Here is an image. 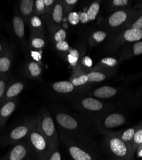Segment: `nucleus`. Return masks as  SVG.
<instances>
[{
    "label": "nucleus",
    "instance_id": "1",
    "mask_svg": "<svg viewBox=\"0 0 142 160\" xmlns=\"http://www.w3.org/2000/svg\"><path fill=\"white\" fill-rule=\"evenodd\" d=\"M53 113L60 132L94 145L92 141L93 128L91 120L61 108H55Z\"/></svg>",
    "mask_w": 142,
    "mask_h": 160
},
{
    "label": "nucleus",
    "instance_id": "2",
    "mask_svg": "<svg viewBox=\"0 0 142 160\" xmlns=\"http://www.w3.org/2000/svg\"><path fill=\"white\" fill-rule=\"evenodd\" d=\"M74 107L92 122L107 113L110 106L97 98L83 95L72 101Z\"/></svg>",
    "mask_w": 142,
    "mask_h": 160
},
{
    "label": "nucleus",
    "instance_id": "3",
    "mask_svg": "<svg viewBox=\"0 0 142 160\" xmlns=\"http://www.w3.org/2000/svg\"><path fill=\"white\" fill-rule=\"evenodd\" d=\"M60 140L72 160H97L94 145L76 140L60 132Z\"/></svg>",
    "mask_w": 142,
    "mask_h": 160
},
{
    "label": "nucleus",
    "instance_id": "4",
    "mask_svg": "<svg viewBox=\"0 0 142 160\" xmlns=\"http://www.w3.org/2000/svg\"><path fill=\"white\" fill-rule=\"evenodd\" d=\"M37 126L35 117L26 118L19 124L0 134V146L11 145L20 140L27 138L32 130Z\"/></svg>",
    "mask_w": 142,
    "mask_h": 160
},
{
    "label": "nucleus",
    "instance_id": "5",
    "mask_svg": "<svg viewBox=\"0 0 142 160\" xmlns=\"http://www.w3.org/2000/svg\"><path fill=\"white\" fill-rule=\"evenodd\" d=\"M37 126L49 142L51 148H58L59 137L54 119L49 111L43 108L35 117Z\"/></svg>",
    "mask_w": 142,
    "mask_h": 160
},
{
    "label": "nucleus",
    "instance_id": "6",
    "mask_svg": "<svg viewBox=\"0 0 142 160\" xmlns=\"http://www.w3.org/2000/svg\"><path fill=\"white\" fill-rule=\"evenodd\" d=\"M105 148L116 160H133L134 151L132 146L123 142L115 132L106 135Z\"/></svg>",
    "mask_w": 142,
    "mask_h": 160
},
{
    "label": "nucleus",
    "instance_id": "7",
    "mask_svg": "<svg viewBox=\"0 0 142 160\" xmlns=\"http://www.w3.org/2000/svg\"><path fill=\"white\" fill-rule=\"evenodd\" d=\"M11 145L1 160H32L36 156L27 138Z\"/></svg>",
    "mask_w": 142,
    "mask_h": 160
},
{
    "label": "nucleus",
    "instance_id": "8",
    "mask_svg": "<svg viewBox=\"0 0 142 160\" xmlns=\"http://www.w3.org/2000/svg\"><path fill=\"white\" fill-rule=\"evenodd\" d=\"M27 138L38 159L42 157L51 148L48 140L37 126L32 130Z\"/></svg>",
    "mask_w": 142,
    "mask_h": 160
},
{
    "label": "nucleus",
    "instance_id": "9",
    "mask_svg": "<svg viewBox=\"0 0 142 160\" xmlns=\"http://www.w3.org/2000/svg\"><path fill=\"white\" fill-rule=\"evenodd\" d=\"M86 88L75 87L69 81L57 82L51 85V90L58 96L71 98V100L85 95Z\"/></svg>",
    "mask_w": 142,
    "mask_h": 160
},
{
    "label": "nucleus",
    "instance_id": "10",
    "mask_svg": "<svg viewBox=\"0 0 142 160\" xmlns=\"http://www.w3.org/2000/svg\"><path fill=\"white\" fill-rule=\"evenodd\" d=\"M126 121L125 116L120 113H107L101 117L97 122L98 129L104 134H107V131L120 126Z\"/></svg>",
    "mask_w": 142,
    "mask_h": 160
},
{
    "label": "nucleus",
    "instance_id": "11",
    "mask_svg": "<svg viewBox=\"0 0 142 160\" xmlns=\"http://www.w3.org/2000/svg\"><path fill=\"white\" fill-rule=\"evenodd\" d=\"M11 30L13 37L21 44L24 50L27 51L29 48L25 38V22L21 18L16 14L12 20Z\"/></svg>",
    "mask_w": 142,
    "mask_h": 160
},
{
    "label": "nucleus",
    "instance_id": "12",
    "mask_svg": "<svg viewBox=\"0 0 142 160\" xmlns=\"http://www.w3.org/2000/svg\"><path fill=\"white\" fill-rule=\"evenodd\" d=\"M18 104V98L0 104V131H2L8 119L15 112Z\"/></svg>",
    "mask_w": 142,
    "mask_h": 160
},
{
    "label": "nucleus",
    "instance_id": "13",
    "mask_svg": "<svg viewBox=\"0 0 142 160\" xmlns=\"http://www.w3.org/2000/svg\"><path fill=\"white\" fill-rule=\"evenodd\" d=\"M33 0H21L16 7V15L21 18L25 23H28L30 19L34 15Z\"/></svg>",
    "mask_w": 142,
    "mask_h": 160
},
{
    "label": "nucleus",
    "instance_id": "14",
    "mask_svg": "<svg viewBox=\"0 0 142 160\" xmlns=\"http://www.w3.org/2000/svg\"><path fill=\"white\" fill-rule=\"evenodd\" d=\"M15 56L14 45L10 46L8 49L0 56V76L10 74V71Z\"/></svg>",
    "mask_w": 142,
    "mask_h": 160
},
{
    "label": "nucleus",
    "instance_id": "15",
    "mask_svg": "<svg viewBox=\"0 0 142 160\" xmlns=\"http://www.w3.org/2000/svg\"><path fill=\"white\" fill-rule=\"evenodd\" d=\"M24 88L25 83L24 82L10 79L2 102L18 98Z\"/></svg>",
    "mask_w": 142,
    "mask_h": 160
},
{
    "label": "nucleus",
    "instance_id": "16",
    "mask_svg": "<svg viewBox=\"0 0 142 160\" xmlns=\"http://www.w3.org/2000/svg\"><path fill=\"white\" fill-rule=\"evenodd\" d=\"M22 71L24 74L30 79H38L42 76V67L33 59H28L24 63Z\"/></svg>",
    "mask_w": 142,
    "mask_h": 160
},
{
    "label": "nucleus",
    "instance_id": "17",
    "mask_svg": "<svg viewBox=\"0 0 142 160\" xmlns=\"http://www.w3.org/2000/svg\"><path fill=\"white\" fill-rule=\"evenodd\" d=\"M117 90L110 86H102L95 88L92 92H85V95L97 99H110L117 94Z\"/></svg>",
    "mask_w": 142,
    "mask_h": 160
},
{
    "label": "nucleus",
    "instance_id": "18",
    "mask_svg": "<svg viewBox=\"0 0 142 160\" xmlns=\"http://www.w3.org/2000/svg\"><path fill=\"white\" fill-rule=\"evenodd\" d=\"M47 14H49L51 22L50 24L58 25L62 22L64 14V7L62 2H56L53 7Z\"/></svg>",
    "mask_w": 142,
    "mask_h": 160
},
{
    "label": "nucleus",
    "instance_id": "19",
    "mask_svg": "<svg viewBox=\"0 0 142 160\" xmlns=\"http://www.w3.org/2000/svg\"><path fill=\"white\" fill-rule=\"evenodd\" d=\"M46 45L45 35L31 33L28 41V48L32 50H40L43 49Z\"/></svg>",
    "mask_w": 142,
    "mask_h": 160
},
{
    "label": "nucleus",
    "instance_id": "20",
    "mask_svg": "<svg viewBox=\"0 0 142 160\" xmlns=\"http://www.w3.org/2000/svg\"><path fill=\"white\" fill-rule=\"evenodd\" d=\"M28 25L31 33L45 35V30L41 17L33 15L28 21Z\"/></svg>",
    "mask_w": 142,
    "mask_h": 160
},
{
    "label": "nucleus",
    "instance_id": "21",
    "mask_svg": "<svg viewBox=\"0 0 142 160\" xmlns=\"http://www.w3.org/2000/svg\"><path fill=\"white\" fill-rule=\"evenodd\" d=\"M127 19V14L124 10L116 11L108 19V24L113 28L119 27L124 24Z\"/></svg>",
    "mask_w": 142,
    "mask_h": 160
},
{
    "label": "nucleus",
    "instance_id": "22",
    "mask_svg": "<svg viewBox=\"0 0 142 160\" xmlns=\"http://www.w3.org/2000/svg\"><path fill=\"white\" fill-rule=\"evenodd\" d=\"M49 34H51V38L55 44L61 41H66L67 37L66 31L61 28H56V25L50 24L49 26Z\"/></svg>",
    "mask_w": 142,
    "mask_h": 160
},
{
    "label": "nucleus",
    "instance_id": "23",
    "mask_svg": "<svg viewBox=\"0 0 142 160\" xmlns=\"http://www.w3.org/2000/svg\"><path fill=\"white\" fill-rule=\"evenodd\" d=\"M136 128L137 127L129 128L124 131L115 132V133L123 142L132 146L133 140L135 134V132L136 131Z\"/></svg>",
    "mask_w": 142,
    "mask_h": 160
},
{
    "label": "nucleus",
    "instance_id": "24",
    "mask_svg": "<svg viewBox=\"0 0 142 160\" xmlns=\"http://www.w3.org/2000/svg\"><path fill=\"white\" fill-rule=\"evenodd\" d=\"M142 38V30L128 29L124 33V38L128 42L138 41Z\"/></svg>",
    "mask_w": 142,
    "mask_h": 160
},
{
    "label": "nucleus",
    "instance_id": "25",
    "mask_svg": "<svg viewBox=\"0 0 142 160\" xmlns=\"http://www.w3.org/2000/svg\"><path fill=\"white\" fill-rule=\"evenodd\" d=\"M85 72L88 78V83L102 82L104 81V80H105L107 77L104 72H100L99 71H95L94 69L88 72H86L85 71Z\"/></svg>",
    "mask_w": 142,
    "mask_h": 160
},
{
    "label": "nucleus",
    "instance_id": "26",
    "mask_svg": "<svg viewBox=\"0 0 142 160\" xmlns=\"http://www.w3.org/2000/svg\"><path fill=\"white\" fill-rule=\"evenodd\" d=\"M38 160H61V155L58 148H51L42 157Z\"/></svg>",
    "mask_w": 142,
    "mask_h": 160
},
{
    "label": "nucleus",
    "instance_id": "27",
    "mask_svg": "<svg viewBox=\"0 0 142 160\" xmlns=\"http://www.w3.org/2000/svg\"><path fill=\"white\" fill-rule=\"evenodd\" d=\"M100 4L98 2H94L90 5V7L86 12L89 21L94 20L99 14Z\"/></svg>",
    "mask_w": 142,
    "mask_h": 160
},
{
    "label": "nucleus",
    "instance_id": "28",
    "mask_svg": "<svg viewBox=\"0 0 142 160\" xmlns=\"http://www.w3.org/2000/svg\"><path fill=\"white\" fill-rule=\"evenodd\" d=\"M142 144V125L139 126L136 128V131L133 140V150L134 152L136 151L138 147Z\"/></svg>",
    "mask_w": 142,
    "mask_h": 160
},
{
    "label": "nucleus",
    "instance_id": "29",
    "mask_svg": "<svg viewBox=\"0 0 142 160\" xmlns=\"http://www.w3.org/2000/svg\"><path fill=\"white\" fill-rule=\"evenodd\" d=\"M9 80L10 74L6 76H0V104L3 101Z\"/></svg>",
    "mask_w": 142,
    "mask_h": 160
},
{
    "label": "nucleus",
    "instance_id": "30",
    "mask_svg": "<svg viewBox=\"0 0 142 160\" xmlns=\"http://www.w3.org/2000/svg\"><path fill=\"white\" fill-rule=\"evenodd\" d=\"M47 12L44 0H35L34 3V15L41 16Z\"/></svg>",
    "mask_w": 142,
    "mask_h": 160
},
{
    "label": "nucleus",
    "instance_id": "31",
    "mask_svg": "<svg viewBox=\"0 0 142 160\" xmlns=\"http://www.w3.org/2000/svg\"><path fill=\"white\" fill-rule=\"evenodd\" d=\"M107 33L104 31H96L92 35L90 40L92 42L99 43L102 42L106 38Z\"/></svg>",
    "mask_w": 142,
    "mask_h": 160
},
{
    "label": "nucleus",
    "instance_id": "32",
    "mask_svg": "<svg viewBox=\"0 0 142 160\" xmlns=\"http://www.w3.org/2000/svg\"><path fill=\"white\" fill-rule=\"evenodd\" d=\"M55 47L56 50L62 52H66L70 50V46L66 41H63L55 43Z\"/></svg>",
    "mask_w": 142,
    "mask_h": 160
},
{
    "label": "nucleus",
    "instance_id": "33",
    "mask_svg": "<svg viewBox=\"0 0 142 160\" xmlns=\"http://www.w3.org/2000/svg\"><path fill=\"white\" fill-rule=\"evenodd\" d=\"M68 21L72 25H76L80 22V14L76 12H70L68 16Z\"/></svg>",
    "mask_w": 142,
    "mask_h": 160
},
{
    "label": "nucleus",
    "instance_id": "34",
    "mask_svg": "<svg viewBox=\"0 0 142 160\" xmlns=\"http://www.w3.org/2000/svg\"><path fill=\"white\" fill-rule=\"evenodd\" d=\"M100 63L102 65H105L110 67V68H113V67H115V65H117L118 62L115 58L106 57V58H102L100 60Z\"/></svg>",
    "mask_w": 142,
    "mask_h": 160
},
{
    "label": "nucleus",
    "instance_id": "35",
    "mask_svg": "<svg viewBox=\"0 0 142 160\" xmlns=\"http://www.w3.org/2000/svg\"><path fill=\"white\" fill-rule=\"evenodd\" d=\"M9 46L10 45L7 38L0 35V56L8 49Z\"/></svg>",
    "mask_w": 142,
    "mask_h": 160
},
{
    "label": "nucleus",
    "instance_id": "36",
    "mask_svg": "<svg viewBox=\"0 0 142 160\" xmlns=\"http://www.w3.org/2000/svg\"><path fill=\"white\" fill-rule=\"evenodd\" d=\"M81 64L85 67L86 68H88V69H90L92 68V65H93V62H92V60L90 58V57L88 56H86L85 57H83L82 58V60H81Z\"/></svg>",
    "mask_w": 142,
    "mask_h": 160
},
{
    "label": "nucleus",
    "instance_id": "37",
    "mask_svg": "<svg viewBox=\"0 0 142 160\" xmlns=\"http://www.w3.org/2000/svg\"><path fill=\"white\" fill-rule=\"evenodd\" d=\"M133 53L135 55L142 54V42H137L134 44Z\"/></svg>",
    "mask_w": 142,
    "mask_h": 160
},
{
    "label": "nucleus",
    "instance_id": "38",
    "mask_svg": "<svg viewBox=\"0 0 142 160\" xmlns=\"http://www.w3.org/2000/svg\"><path fill=\"white\" fill-rule=\"evenodd\" d=\"M68 55L70 56L74 57L77 60H80V52L77 49H72L69 50V52L68 53Z\"/></svg>",
    "mask_w": 142,
    "mask_h": 160
},
{
    "label": "nucleus",
    "instance_id": "39",
    "mask_svg": "<svg viewBox=\"0 0 142 160\" xmlns=\"http://www.w3.org/2000/svg\"><path fill=\"white\" fill-rule=\"evenodd\" d=\"M44 2L46 8V10H47V13H48L52 8L53 7V6L55 5V4L56 3V2L55 0H44Z\"/></svg>",
    "mask_w": 142,
    "mask_h": 160
},
{
    "label": "nucleus",
    "instance_id": "40",
    "mask_svg": "<svg viewBox=\"0 0 142 160\" xmlns=\"http://www.w3.org/2000/svg\"><path fill=\"white\" fill-rule=\"evenodd\" d=\"M133 29H138L141 30L142 29V16H141L139 19H138L132 25Z\"/></svg>",
    "mask_w": 142,
    "mask_h": 160
},
{
    "label": "nucleus",
    "instance_id": "41",
    "mask_svg": "<svg viewBox=\"0 0 142 160\" xmlns=\"http://www.w3.org/2000/svg\"><path fill=\"white\" fill-rule=\"evenodd\" d=\"M127 0H113L112 3L116 7H124L128 3Z\"/></svg>",
    "mask_w": 142,
    "mask_h": 160
},
{
    "label": "nucleus",
    "instance_id": "42",
    "mask_svg": "<svg viewBox=\"0 0 142 160\" xmlns=\"http://www.w3.org/2000/svg\"><path fill=\"white\" fill-rule=\"evenodd\" d=\"M80 22L83 24H85L89 22L86 12H81L80 13Z\"/></svg>",
    "mask_w": 142,
    "mask_h": 160
},
{
    "label": "nucleus",
    "instance_id": "43",
    "mask_svg": "<svg viewBox=\"0 0 142 160\" xmlns=\"http://www.w3.org/2000/svg\"><path fill=\"white\" fill-rule=\"evenodd\" d=\"M77 2V0H66V1L62 2L63 7H74Z\"/></svg>",
    "mask_w": 142,
    "mask_h": 160
}]
</instances>
